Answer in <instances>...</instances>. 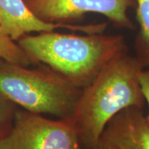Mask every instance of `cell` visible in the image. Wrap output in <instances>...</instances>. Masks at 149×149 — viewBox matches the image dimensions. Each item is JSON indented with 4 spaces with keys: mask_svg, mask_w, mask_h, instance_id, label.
<instances>
[{
    "mask_svg": "<svg viewBox=\"0 0 149 149\" xmlns=\"http://www.w3.org/2000/svg\"><path fill=\"white\" fill-rule=\"evenodd\" d=\"M139 31L134 42L135 57L144 69L149 68V0H135Z\"/></svg>",
    "mask_w": 149,
    "mask_h": 149,
    "instance_id": "8",
    "label": "cell"
},
{
    "mask_svg": "<svg viewBox=\"0 0 149 149\" xmlns=\"http://www.w3.org/2000/svg\"><path fill=\"white\" fill-rule=\"evenodd\" d=\"M81 92L46 65L29 68L0 59V96L22 109L72 119Z\"/></svg>",
    "mask_w": 149,
    "mask_h": 149,
    "instance_id": "3",
    "label": "cell"
},
{
    "mask_svg": "<svg viewBox=\"0 0 149 149\" xmlns=\"http://www.w3.org/2000/svg\"><path fill=\"white\" fill-rule=\"evenodd\" d=\"M17 108L13 102L0 96V139L10 130Z\"/></svg>",
    "mask_w": 149,
    "mask_h": 149,
    "instance_id": "10",
    "label": "cell"
},
{
    "mask_svg": "<svg viewBox=\"0 0 149 149\" xmlns=\"http://www.w3.org/2000/svg\"><path fill=\"white\" fill-rule=\"evenodd\" d=\"M101 138L116 149H149V123L143 109L131 107L118 113Z\"/></svg>",
    "mask_w": 149,
    "mask_h": 149,
    "instance_id": "7",
    "label": "cell"
},
{
    "mask_svg": "<svg viewBox=\"0 0 149 149\" xmlns=\"http://www.w3.org/2000/svg\"><path fill=\"white\" fill-rule=\"evenodd\" d=\"M0 59L24 66L33 65L25 52L0 26Z\"/></svg>",
    "mask_w": 149,
    "mask_h": 149,
    "instance_id": "9",
    "label": "cell"
},
{
    "mask_svg": "<svg viewBox=\"0 0 149 149\" xmlns=\"http://www.w3.org/2000/svg\"><path fill=\"white\" fill-rule=\"evenodd\" d=\"M144 68L128 52L102 70L91 85L82 89L72 120L85 149H93L109 122L131 107L143 109L145 100L139 82Z\"/></svg>",
    "mask_w": 149,
    "mask_h": 149,
    "instance_id": "2",
    "label": "cell"
},
{
    "mask_svg": "<svg viewBox=\"0 0 149 149\" xmlns=\"http://www.w3.org/2000/svg\"><path fill=\"white\" fill-rule=\"evenodd\" d=\"M24 1H25V3H27V2H29V1H31V0H24Z\"/></svg>",
    "mask_w": 149,
    "mask_h": 149,
    "instance_id": "13",
    "label": "cell"
},
{
    "mask_svg": "<svg viewBox=\"0 0 149 149\" xmlns=\"http://www.w3.org/2000/svg\"><path fill=\"white\" fill-rule=\"evenodd\" d=\"M93 149H116L112 144L109 143H108L106 140H104V139H100V140L99 141V143H97L95 147Z\"/></svg>",
    "mask_w": 149,
    "mask_h": 149,
    "instance_id": "12",
    "label": "cell"
},
{
    "mask_svg": "<svg viewBox=\"0 0 149 149\" xmlns=\"http://www.w3.org/2000/svg\"><path fill=\"white\" fill-rule=\"evenodd\" d=\"M0 26L13 41L17 42L27 34L52 32L59 28L85 34L103 33L107 23L84 25L49 23L35 16L24 0H0Z\"/></svg>",
    "mask_w": 149,
    "mask_h": 149,
    "instance_id": "6",
    "label": "cell"
},
{
    "mask_svg": "<svg viewBox=\"0 0 149 149\" xmlns=\"http://www.w3.org/2000/svg\"><path fill=\"white\" fill-rule=\"evenodd\" d=\"M139 82L145 100V103L148 106V113L146 115V118L149 123V68L143 69L141 71L139 74Z\"/></svg>",
    "mask_w": 149,
    "mask_h": 149,
    "instance_id": "11",
    "label": "cell"
},
{
    "mask_svg": "<svg viewBox=\"0 0 149 149\" xmlns=\"http://www.w3.org/2000/svg\"><path fill=\"white\" fill-rule=\"evenodd\" d=\"M27 4L35 16L49 23L68 24L95 13L107 17L115 27L135 29L128 14L129 8L136 5L135 0H31Z\"/></svg>",
    "mask_w": 149,
    "mask_h": 149,
    "instance_id": "5",
    "label": "cell"
},
{
    "mask_svg": "<svg viewBox=\"0 0 149 149\" xmlns=\"http://www.w3.org/2000/svg\"><path fill=\"white\" fill-rule=\"evenodd\" d=\"M0 149H85L72 119H50L17 107Z\"/></svg>",
    "mask_w": 149,
    "mask_h": 149,
    "instance_id": "4",
    "label": "cell"
},
{
    "mask_svg": "<svg viewBox=\"0 0 149 149\" xmlns=\"http://www.w3.org/2000/svg\"><path fill=\"white\" fill-rule=\"evenodd\" d=\"M33 65L44 64L84 89L110 61L128 52L122 35L55 32L27 34L16 42Z\"/></svg>",
    "mask_w": 149,
    "mask_h": 149,
    "instance_id": "1",
    "label": "cell"
}]
</instances>
